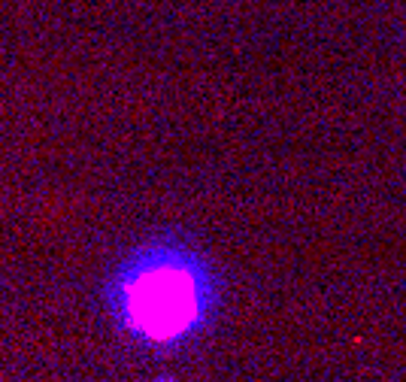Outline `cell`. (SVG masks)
Segmentation results:
<instances>
[{"label":"cell","instance_id":"obj_2","mask_svg":"<svg viewBox=\"0 0 406 382\" xmlns=\"http://www.w3.org/2000/svg\"><path fill=\"white\" fill-rule=\"evenodd\" d=\"M152 382H176L173 376H161V379H152Z\"/></svg>","mask_w":406,"mask_h":382},{"label":"cell","instance_id":"obj_1","mask_svg":"<svg viewBox=\"0 0 406 382\" xmlns=\"http://www.w3.org/2000/svg\"><path fill=\"white\" fill-rule=\"evenodd\" d=\"M118 331L145 349L197 340L218 310V273L197 246L158 237L124 255L106 282Z\"/></svg>","mask_w":406,"mask_h":382}]
</instances>
